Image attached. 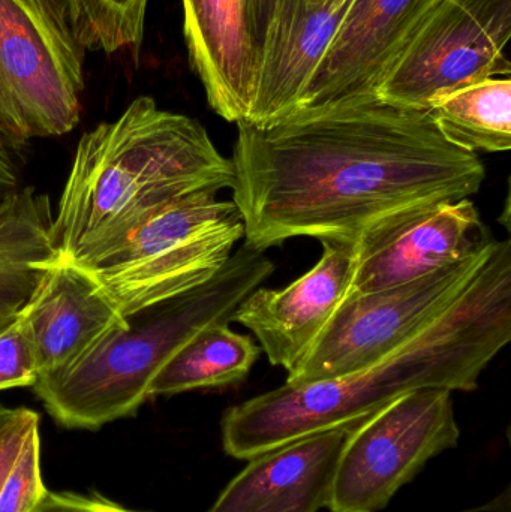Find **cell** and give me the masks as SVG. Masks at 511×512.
<instances>
[{
  "label": "cell",
  "mask_w": 511,
  "mask_h": 512,
  "mask_svg": "<svg viewBox=\"0 0 511 512\" xmlns=\"http://www.w3.org/2000/svg\"><path fill=\"white\" fill-rule=\"evenodd\" d=\"M230 161L245 245L263 252L297 237L354 249L389 219L473 197L486 179L426 111L378 98L237 123Z\"/></svg>",
  "instance_id": "6da1fadb"
},
{
  "label": "cell",
  "mask_w": 511,
  "mask_h": 512,
  "mask_svg": "<svg viewBox=\"0 0 511 512\" xmlns=\"http://www.w3.org/2000/svg\"><path fill=\"white\" fill-rule=\"evenodd\" d=\"M511 340V245L491 255L455 304L383 360L344 378L282 387L225 412L222 444L237 460L357 423L422 388L473 391Z\"/></svg>",
  "instance_id": "7a4b0ae2"
},
{
  "label": "cell",
  "mask_w": 511,
  "mask_h": 512,
  "mask_svg": "<svg viewBox=\"0 0 511 512\" xmlns=\"http://www.w3.org/2000/svg\"><path fill=\"white\" fill-rule=\"evenodd\" d=\"M231 186V161L200 122L140 96L78 141L51 224L54 259L87 267L159 210Z\"/></svg>",
  "instance_id": "3957f363"
},
{
  "label": "cell",
  "mask_w": 511,
  "mask_h": 512,
  "mask_svg": "<svg viewBox=\"0 0 511 512\" xmlns=\"http://www.w3.org/2000/svg\"><path fill=\"white\" fill-rule=\"evenodd\" d=\"M273 271L266 252L243 245L203 285L119 322L74 363L36 379V396L66 429L96 430L131 417L174 352L207 325L233 322Z\"/></svg>",
  "instance_id": "277c9868"
},
{
  "label": "cell",
  "mask_w": 511,
  "mask_h": 512,
  "mask_svg": "<svg viewBox=\"0 0 511 512\" xmlns=\"http://www.w3.org/2000/svg\"><path fill=\"white\" fill-rule=\"evenodd\" d=\"M243 237L233 201L192 195L159 210L113 251L80 268L128 321L212 279Z\"/></svg>",
  "instance_id": "5b68a950"
},
{
  "label": "cell",
  "mask_w": 511,
  "mask_h": 512,
  "mask_svg": "<svg viewBox=\"0 0 511 512\" xmlns=\"http://www.w3.org/2000/svg\"><path fill=\"white\" fill-rule=\"evenodd\" d=\"M84 48L62 0H0V149L80 122Z\"/></svg>",
  "instance_id": "8992f818"
},
{
  "label": "cell",
  "mask_w": 511,
  "mask_h": 512,
  "mask_svg": "<svg viewBox=\"0 0 511 512\" xmlns=\"http://www.w3.org/2000/svg\"><path fill=\"white\" fill-rule=\"evenodd\" d=\"M495 242L458 264L369 294L345 297L287 384L344 378L368 369L447 312L471 285Z\"/></svg>",
  "instance_id": "52a82bcc"
},
{
  "label": "cell",
  "mask_w": 511,
  "mask_h": 512,
  "mask_svg": "<svg viewBox=\"0 0 511 512\" xmlns=\"http://www.w3.org/2000/svg\"><path fill=\"white\" fill-rule=\"evenodd\" d=\"M452 391L422 388L393 400L354 430L336 472L330 512L383 510L429 460L458 445Z\"/></svg>",
  "instance_id": "ba28073f"
},
{
  "label": "cell",
  "mask_w": 511,
  "mask_h": 512,
  "mask_svg": "<svg viewBox=\"0 0 511 512\" xmlns=\"http://www.w3.org/2000/svg\"><path fill=\"white\" fill-rule=\"evenodd\" d=\"M511 0H441L377 90L395 107L426 111L462 87L504 74Z\"/></svg>",
  "instance_id": "9c48e42d"
},
{
  "label": "cell",
  "mask_w": 511,
  "mask_h": 512,
  "mask_svg": "<svg viewBox=\"0 0 511 512\" xmlns=\"http://www.w3.org/2000/svg\"><path fill=\"white\" fill-rule=\"evenodd\" d=\"M494 240L470 198L402 213L354 246L347 297L392 288L458 264L485 251Z\"/></svg>",
  "instance_id": "30bf717a"
},
{
  "label": "cell",
  "mask_w": 511,
  "mask_h": 512,
  "mask_svg": "<svg viewBox=\"0 0 511 512\" xmlns=\"http://www.w3.org/2000/svg\"><path fill=\"white\" fill-rule=\"evenodd\" d=\"M441 0H354L297 110L377 98L402 51Z\"/></svg>",
  "instance_id": "8fae6325"
},
{
  "label": "cell",
  "mask_w": 511,
  "mask_h": 512,
  "mask_svg": "<svg viewBox=\"0 0 511 512\" xmlns=\"http://www.w3.org/2000/svg\"><path fill=\"white\" fill-rule=\"evenodd\" d=\"M354 249L323 243L320 261L282 289L257 288L233 315L257 337L272 366L297 369L317 342L353 276Z\"/></svg>",
  "instance_id": "7c38bea8"
},
{
  "label": "cell",
  "mask_w": 511,
  "mask_h": 512,
  "mask_svg": "<svg viewBox=\"0 0 511 512\" xmlns=\"http://www.w3.org/2000/svg\"><path fill=\"white\" fill-rule=\"evenodd\" d=\"M365 420L258 454L225 487L209 512H318L329 507L339 460Z\"/></svg>",
  "instance_id": "4fadbf2b"
},
{
  "label": "cell",
  "mask_w": 511,
  "mask_h": 512,
  "mask_svg": "<svg viewBox=\"0 0 511 512\" xmlns=\"http://www.w3.org/2000/svg\"><path fill=\"white\" fill-rule=\"evenodd\" d=\"M354 0H278L258 56L254 101L245 123L266 126L290 116Z\"/></svg>",
  "instance_id": "5bb4252c"
},
{
  "label": "cell",
  "mask_w": 511,
  "mask_h": 512,
  "mask_svg": "<svg viewBox=\"0 0 511 512\" xmlns=\"http://www.w3.org/2000/svg\"><path fill=\"white\" fill-rule=\"evenodd\" d=\"M17 318L32 345L38 378L65 369L111 327L126 322L83 268L54 256Z\"/></svg>",
  "instance_id": "9a60e30c"
},
{
  "label": "cell",
  "mask_w": 511,
  "mask_h": 512,
  "mask_svg": "<svg viewBox=\"0 0 511 512\" xmlns=\"http://www.w3.org/2000/svg\"><path fill=\"white\" fill-rule=\"evenodd\" d=\"M182 8L189 63L210 108L227 122H245L258 68L245 0H182Z\"/></svg>",
  "instance_id": "2e32d148"
},
{
  "label": "cell",
  "mask_w": 511,
  "mask_h": 512,
  "mask_svg": "<svg viewBox=\"0 0 511 512\" xmlns=\"http://www.w3.org/2000/svg\"><path fill=\"white\" fill-rule=\"evenodd\" d=\"M47 197L33 188L9 195L0 218V330L17 319L54 256Z\"/></svg>",
  "instance_id": "e0dca14e"
},
{
  "label": "cell",
  "mask_w": 511,
  "mask_h": 512,
  "mask_svg": "<svg viewBox=\"0 0 511 512\" xmlns=\"http://www.w3.org/2000/svg\"><path fill=\"white\" fill-rule=\"evenodd\" d=\"M260 354V346L251 337L230 330L228 324L207 325L162 366L150 384L149 396L239 384Z\"/></svg>",
  "instance_id": "ac0fdd59"
},
{
  "label": "cell",
  "mask_w": 511,
  "mask_h": 512,
  "mask_svg": "<svg viewBox=\"0 0 511 512\" xmlns=\"http://www.w3.org/2000/svg\"><path fill=\"white\" fill-rule=\"evenodd\" d=\"M426 113L447 143L465 152L511 149V80L492 77L432 102Z\"/></svg>",
  "instance_id": "d6986e66"
},
{
  "label": "cell",
  "mask_w": 511,
  "mask_h": 512,
  "mask_svg": "<svg viewBox=\"0 0 511 512\" xmlns=\"http://www.w3.org/2000/svg\"><path fill=\"white\" fill-rule=\"evenodd\" d=\"M69 23L84 50L105 54L143 44L149 0H62Z\"/></svg>",
  "instance_id": "ffe728a7"
},
{
  "label": "cell",
  "mask_w": 511,
  "mask_h": 512,
  "mask_svg": "<svg viewBox=\"0 0 511 512\" xmlns=\"http://www.w3.org/2000/svg\"><path fill=\"white\" fill-rule=\"evenodd\" d=\"M47 492L41 472V436L35 427L0 490V512H32Z\"/></svg>",
  "instance_id": "44dd1931"
},
{
  "label": "cell",
  "mask_w": 511,
  "mask_h": 512,
  "mask_svg": "<svg viewBox=\"0 0 511 512\" xmlns=\"http://www.w3.org/2000/svg\"><path fill=\"white\" fill-rule=\"evenodd\" d=\"M38 375L32 345L17 318L0 330V391L33 387Z\"/></svg>",
  "instance_id": "7402d4cb"
},
{
  "label": "cell",
  "mask_w": 511,
  "mask_h": 512,
  "mask_svg": "<svg viewBox=\"0 0 511 512\" xmlns=\"http://www.w3.org/2000/svg\"><path fill=\"white\" fill-rule=\"evenodd\" d=\"M39 427V415L32 409L8 408L0 403V490L8 478L27 435Z\"/></svg>",
  "instance_id": "603a6c76"
},
{
  "label": "cell",
  "mask_w": 511,
  "mask_h": 512,
  "mask_svg": "<svg viewBox=\"0 0 511 512\" xmlns=\"http://www.w3.org/2000/svg\"><path fill=\"white\" fill-rule=\"evenodd\" d=\"M32 512H140L128 510L104 496L75 495V493H53L47 495L39 502Z\"/></svg>",
  "instance_id": "cb8c5ba5"
},
{
  "label": "cell",
  "mask_w": 511,
  "mask_h": 512,
  "mask_svg": "<svg viewBox=\"0 0 511 512\" xmlns=\"http://www.w3.org/2000/svg\"><path fill=\"white\" fill-rule=\"evenodd\" d=\"M278 0H245L246 21H248L249 36L257 56L266 36L267 27L272 20L273 11Z\"/></svg>",
  "instance_id": "d4e9b609"
},
{
  "label": "cell",
  "mask_w": 511,
  "mask_h": 512,
  "mask_svg": "<svg viewBox=\"0 0 511 512\" xmlns=\"http://www.w3.org/2000/svg\"><path fill=\"white\" fill-rule=\"evenodd\" d=\"M17 183V176H15L8 152L0 149V201L17 191Z\"/></svg>",
  "instance_id": "484cf974"
},
{
  "label": "cell",
  "mask_w": 511,
  "mask_h": 512,
  "mask_svg": "<svg viewBox=\"0 0 511 512\" xmlns=\"http://www.w3.org/2000/svg\"><path fill=\"white\" fill-rule=\"evenodd\" d=\"M6 201H8V197L5 200L0 201V218H2L3 212H5Z\"/></svg>",
  "instance_id": "4316f807"
},
{
  "label": "cell",
  "mask_w": 511,
  "mask_h": 512,
  "mask_svg": "<svg viewBox=\"0 0 511 512\" xmlns=\"http://www.w3.org/2000/svg\"><path fill=\"white\" fill-rule=\"evenodd\" d=\"M311 5H323V3L329 2V0H306Z\"/></svg>",
  "instance_id": "83f0119b"
}]
</instances>
